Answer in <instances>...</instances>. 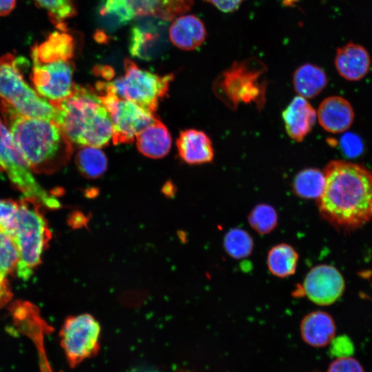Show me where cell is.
<instances>
[{"instance_id":"cell-26","label":"cell","mask_w":372,"mask_h":372,"mask_svg":"<svg viewBox=\"0 0 372 372\" xmlns=\"http://www.w3.org/2000/svg\"><path fill=\"white\" fill-rule=\"evenodd\" d=\"M325 186L324 172L316 168H307L299 172L293 182L296 195L302 198H318Z\"/></svg>"},{"instance_id":"cell-11","label":"cell","mask_w":372,"mask_h":372,"mask_svg":"<svg viewBox=\"0 0 372 372\" xmlns=\"http://www.w3.org/2000/svg\"><path fill=\"white\" fill-rule=\"evenodd\" d=\"M73 72L71 61L33 63L30 78L37 93L55 104L71 94L75 84Z\"/></svg>"},{"instance_id":"cell-23","label":"cell","mask_w":372,"mask_h":372,"mask_svg":"<svg viewBox=\"0 0 372 372\" xmlns=\"http://www.w3.org/2000/svg\"><path fill=\"white\" fill-rule=\"evenodd\" d=\"M327 78L324 70L320 67L304 63L299 66L293 74V85L296 92L305 99H311L325 87Z\"/></svg>"},{"instance_id":"cell-40","label":"cell","mask_w":372,"mask_h":372,"mask_svg":"<svg viewBox=\"0 0 372 372\" xmlns=\"http://www.w3.org/2000/svg\"><path fill=\"white\" fill-rule=\"evenodd\" d=\"M103 77L110 79L114 76V71L111 68L103 67L101 70H99Z\"/></svg>"},{"instance_id":"cell-28","label":"cell","mask_w":372,"mask_h":372,"mask_svg":"<svg viewBox=\"0 0 372 372\" xmlns=\"http://www.w3.org/2000/svg\"><path fill=\"white\" fill-rule=\"evenodd\" d=\"M223 246L227 254L231 257L241 259L251 254L254 249V240L245 229L233 228L225 234Z\"/></svg>"},{"instance_id":"cell-31","label":"cell","mask_w":372,"mask_h":372,"mask_svg":"<svg viewBox=\"0 0 372 372\" xmlns=\"http://www.w3.org/2000/svg\"><path fill=\"white\" fill-rule=\"evenodd\" d=\"M45 8L51 19L61 28L63 21L76 14V10L70 0H34Z\"/></svg>"},{"instance_id":"cell-9","label":"cell","mask_w":372,"mask_h":372,"mask_svg":"<svg viewBox=\"0 0 372 372\" xmlns=\"http://www.w3.org/2000/svg\"><path fill=\"white\" fill-rule=\"evenodd\" d=\"M96 90L110 115L114 145L132 143L136 135L156 118L153 112L119 96L103 82H97Z\"/></svg>"},{"instance_id":"cell-41","label":"cell","mask_w":372,"mask_h":372,"mask_svg":"<svg viewBox=\"0 0 372 372\" xmlns=\"http://www.w3.org/2000/svg\"><path fill=\"white\" fill-rule=\"evenodd\" d=\"M132 372H159L156 369H149V368H138L134 369Z\"/></svg>"},{"instance_id":"cell-27","label":"cell","mask_w":372,"mask_h":372,"mask_svg":"<svg viewBox=\"0 0 372 372\" xmlns=\"http://www.w3.org/2000/svg\"><path fill=\"white\" fill-rule=\"evenodd\" d=\"M99 14L107 28L114 29L130 22L136 13L130 0H104Z\"/></svg>"},{"instance_id":"cell-13","label":"cell","mask_w":372,"mask_h":372,"mask_svg":"<svg viewBox=\"0 0 372 372\" xmlns=\"http://www.w3.org/2000/svg\"><path fill=\"white\" fill-rule=\"evenodd\" d=\"M345 287L341 273L333 266L318 265L306 274L302 292L313 302L321 306L334 303Z\"/></svg>"},{"instance_id":"cell-7","label":"cell","mask_w":372,"mask_h":372,"mask_svg":"<svg viewBox=\"0 0 372 372\" xmlns=\"http://www.w3.org/2000/svg\"><path fill=\"white\" fill-rule=\"evenodd\" d=\"M0 171H4L12 185L24 197L37 200L44 207L56 209L61 206L54 192L46 191L34 177L32 170L0 118Z\"/></svg>"},{"instance_id":"cell-8","label":"cell","mask_w":372,"mask_h":372,"mask_svg":"<svg viewBox=\"0 0 372 372\" xmlns=\"http://www.w3.org/2000/svg\"><path fill=\"white\" fill-rule=\"evenodd\" d=\"M173 74L159 76L138 68L130 59L124 61V74L105 85L119 96L154 112L167 94Z\"/></svg>"},{"instance_id":"cell-4","label":"cell","mask_w":372,"mask_h":372,"mask_svg":"<svg viewBox=\"0 0 372 372\" xmlns=\"http://www.w3.org/2000/svg\"><path fill=\"white\" fill-rule=\"evenodd\" d=\"M17 224L12 239L19 254L17 275L27 280L40 264L41 255L51 238L44 207L35 199L23 197L19 201Z\"/></svg>"},{"instance_id":"cell-35","label":"cell","mask_w":372,"mask_h":372,"mask_svg":"<svg viewBox=\"0 0 372 372\" xmlns=\"http://www.w3.org/2000/svg\"><path fill=\"white\" fill-rule=\"evenodd\" d=\"M224 12H232L238 10L243 0H205Z\"/></svg>"},{"instance_id":"cell-37","label":"cell","mask_w":372,"mask_h":372,"mask_svg":"<svg viewBox=\"0 0 372 372\" xmlns=\"http://www.w3.org/2000/svg\"><path fill=\"white\" fill-rule=\"evenodd\" d=\"M11 296L8 282L0 283V308L10 300Z\"/></svg>"},{"instance_id":"cell-14","label":"cell","mask_w":372,"mask_h":372,"mask_svg":"<svg viewBox=\"0 0 372 372\" xmlns=\"http://www.w3.org/2000/svg\"><path fill=\"white\" fill-rule=\"evenodd\" d=\"M282 116L288 136L301 142L311 131L317 112L305 98L297 96L284 110Z\"/></svg>"},{"instance_id":"cell-32","label":"cell","mask_w":372,"mask_h":372,"mask_svg":"<svg viewBox=\"0 0 372 372\" xmlns=\"http://www.w3.org/2000/svg\"><path fill=\"white\" fill-rule=\"evenodd\" d=\"M18 209V201L0 199V231L12 238L16 227Z\"/></svg>"},{"instance_id":"cell-2","label":"cell","mask_w":372,"mask_h":372,"mask_svg":"<svg viewBox=\"0 0 372 372\" xmlns=\"http://www.w3.org/2000/svg\"><path fill=\"white\" fill-rule=\"evenodd\" d=\"M3 121L37 174H52L63 168L72 154V143L56 122L23 116L1 101Z\"/></svg>"},{"instance_id":"cell-44","label":"cell","mask_w":372,"mask_h":372,"mask_svg":"<svg viewBox=\"0 0 372 372\" xmlns=\"http://www.w3.org/2000/svg\"><path fill=\"white\" fill-rule=\"evenodd\" d=\"M316 372V371H315Z\"/></svg>"},{"instance_id":"cell-16","label":"cell","mask_w":372,"mask_h":372,"mask_svg":"<svg viewBox=\"0 0 372 372\" xmlns=\"http://www.w3.org/2000/svg\"><path fill=\"white\" fill-rule=\"evenodd\" d=\"M317 116L324 130L336 134L347 130L351 125L354 112L347 100L340 96H333L322 101Z\"/></svg>"},{"instance_id":"cell-10","label":"cell","mask_w":372,"mask_h":372,"mask_svg":"<svg viewBox=\"0 0 372 372\" xmlns=\"http://www.w3.org/2000/svg\"><path fill=\"white\" fill-rule=\"evenodd\" d=\"M60 338L69 365L75 367L99 353L101 326L89 313L70 316L61 327Z\"/></svg>"},{"instance_id":"cell-21","label":"cell","mask_w":372,"mask_h":372,"mask_svg":"<svg viewBox=\"0 0 372 372\" xmlns=\"http://www.w3.org/2000/svg\"><path fill=\"white\" fill-rule=\"evenodd\" d=\"M138 151L151 158L166 156L172 146L171 135L166 126L157 118L136 136Z\"/></svg>"},{"instance_id":"cell-25","label":"cell","mask_w":372,"mask_h":372,"mask_svg":"<svg viewBox=\"0 0 372 372\" xmlns=\"http://www.w3.org/2000/svg\"><path fill=\"white\" fill-rule=\"evenodd\" d=\"M75 163L82 176L87 178H96L105 172L107 158L99 147L83 146L76 154Z\"/></svg>"},{"instance_id":"cell-39","label":"cell","mask_w":372,"mask_h":372,"mask_svg":"<svg viewBox=\"0 0 372 372\" xmlns=\"http://www.w3.org/2000/svg\"><path fill=\"white\" fill-rule=\"evenodd\" d=\"M163 194L167 197H173L175 194V188L170 183H167L162 189Z\"/></svg>"},{"instance_id":"cell-3","label":"cell","mask_w":372,"mask_h":372,"mask_svg":"<svg viewBox=\"0 0 372 372\" xmlns=\"http://www.w3.org/2000/svg\"><path fill=\"white\" fill-rule=\"evenodd\" d=\"M54 105L60 110L59 125L72 143L99 148L109 144L111 117L94 89L74 84L71 94Z\"/></svg>"},{"instance_id":"cell-19","label":"cell","mask_w":372,"mask_h":372,"mask_svg":"<svg viewBox=\"0 0 372 372\" xmlns=\"http://www.w3.org/2000/svg\"><path fill=\"white\" fill-rule=\"evenodd\" d=\"M168 36L177 48L192 50L203 43L206 30L203 21L195 15H180L169 27Z\"/></svg>"},{"instance_id":"cell-1","label":"cell","mask_w":372,"mask_h":372,"mask_svg":"<svg viewBox=\"0 0 372 372\" xmlns=\"http://www.w3.org/2000/svg\"><path fill=\"white\" fill-rule=\"evenodd\" d=\"M325 186L318 198L322 217L333 225L357 229L372 218V173L362 165L331 161L324 170Z\"/></svg>"},{"instance_id":"cell-17","label":"cell","mask_w":372,"mask_h":372,"mask_svg":"<svg viewBox=\"0 0 372 372\" xmlns=\"http://www.w3.org/2000/svg\"><path fill=\"white\" fill-rule=\"evenodd\" d=\"M300 331L305 343L313 347H324L333 340L336 327L329 313L315 311L302 318Z\"/></svg>"},{"instance_id":"cell-30","label":"cell","mask_w":372,"mask_h":372,"mask_svg":"<svg viewBox=\"0 0 372 372\" xmlns=\"http://www.w3.org/2000/svg\"><path fill=\"white\" fill-rule=\"evenodd\" d=\"M19 254L14 240L0 231V283L8 282L7 276L17 268Z\"/></svg>"},{"instance_id":"cell-5","label":"cell","mask_w":372,"mask_h":372,"mask_svg":"<svg viewBox=\"0 0 372 372\" xmlns=\"http://www.w3.org/2000/svg\"><path fill=\"white\" fill-rule=\"evenodd\" d=\"M22 65L21 59L12 54L0 57L1 101L23 116L50 120L59 125L60 110L30 86L24 79Z\"/></svg>"},{"instance_id":"cell-24","label":"cell","mask_w":372,"mask_h":372,"mask_svg":"<svg viewBox=\"0 0 372 372\" xmlns=\"http://www.w3.org/2000/svg\"><path fill=\"white\" fill-rule=\"evenodd\" d=\"M298 254L290 245L280 243L272 247L267 256V267L270 273L278 278L293 275L297 268Z\"/></svg>"},{"instance_id":"cell-22","label":"cell","mask_w":372,"mask_h":372,"mask_svg":"<svg viewBox=\"0 0 372 372\" xmlns=\"http://www.w3.org/2000/svg\"><path fill=\"white\" fill-rule=\"evenodd\" d=\"M136 15L170 21L188 11L194 0H130Z\"/></svg>"},{"instance_id":"cell-20","label":"cell","mask_w":372,"mask_h":372,"mask_svg":"<svg viewBox=\"0 0 372 372\" xmlns=\"http://www.w3.org/2000/svg\"><path fill=\"white\" fill-rule=\"evenodd\" d=\"M75 45L72 37L62 30L51 33L43 42L32 50L33 63H47L57 61H71Z\"/></svg>"},{"instance_id":"cell-36","label":"cell","mask_w":372,"mask_h":372,"mask_svg":"<svg viewBox=\"0 0 372 372\" xmlns=\"http://www.w3.org/2000/svg\"><path fill=\"white\" fill-rule=\"evenodd\" d=\"M88 222V216L85 215L80 211H75L72 212L68 218L69 225L74 229L87 227Z\"/></svg>"},{"instance_id":"cell-18","label":"cell","mask_w":372,"mask_h":372,"mask_svg":"<svg viewBox=\"0 0 372 372\" xmlns=\"http://www.w3.org/2000/svg\"><path fill=\"white\" fill-rule=\"evenodd\" d=\"M335 65L341 76L349 81H358L368 73L371 59L364 47L349 43L337 50Z\"/></svg>"},{"instance_id":"cell-33","label":"cell","mask_w":372,"mask_h":372,"mask_svg":"<svg viewBox=\"0 0 372 372\" xmlns=\"http://www.w3.org/2000/svg\"><path fill=\"white\" fill-rule=\"evenodd\" d=\"M327 372H365L361 363L355 358L342 355L333 360Z\"/></svg>"},{"instance_id":"cell-15","label":"cell","mask_w":372,"mask_h":372,"mask_svg":"<svg viewBox=\"0 0 372 372\" xmlns=\"http://www.w3.org/2000/svg\"><path fill=\"white\" fill-rule=\"evenodd\" d=\"M176 145L180 158L189 165L210 163L214 159L211 141L203 131L188 129L181 132Z\"/></svg>"},{"instance_id":"cell-29","label":"cell","mask_w":372,"mask_h":372,"mask_svg":"<svg viewBox=\"0 0 372 372\" xmlns=\"http://www.w3.org/2000/svg\"><path fill=\"white\" fill-rule=\"evenodd\" d=\"M276 210L270 205H256L248 215V223L257 233L265 235L273 231L278 225Z\"/></svg>"},{"instance_id":"cell-38","label":"cell","mask_w":372,"mask_h":372,"mask_svg":"<svg viewBox=\"0 0 372 372\" xmlns=\"http://www.w3.org/2000/svg\"><path fill=\"white\" fill-rule=\"evenodd\" d=\"M16 0H0V16L10 13L14 8Z\"/></svg>"},{"instance_id":"cell-6","label":"cell","mask_w":372,"mask_h":372,"mask_svg":"<svg viewBox=\"0 0 372 372\" xmlns=\"http://www.w3.org/2000/svg\"><path fill=\"white\" fill-rule=\"evenodd\" d=\"M265 71V64L254 58L234 62L216 80L215 93L231 107L240 101L254 102L260 107L265 85L260 79Z\"/></svg>"},{"instance_id":"cell-34","label":"cell","mask_w":372,"mask_h":372,"mask_svg":"<svg viewBox=\"0 0 372 372\" xmlns=\"http://www.w3.org/2000/svg\"><path fill=\"white\" fill-rule=\"evenodd\" d=\"M342 152L349 158H355L360 155L364 149L361 138L355 134L346 133L340 139Z\"/></svg>"},{"instance_id":"cell-12","label":"cell","mask_w":372,"mask_h":372,"mask_svg":"<svg viewBox=\"0 0 372 372\" xmlns=\"http://www.w3.org/2000/svg\"><path fill=\"white\" fill-rule=\"evenodd\" d=\"M132 28L129 42L130 54L144 61H154L162 55L167 48V21L162 19L144 16Z\"/></svg>"},{"instance_id":"cell-43","label":"cell","mask_w":372,"mask_h":372,"mask_svg":"<svg viewBox=\"0 0 372 372\" xmlns=\"http://www.w3.org/2000/svg\"><path fill=\"white\" fill-rule=\"evenodd\" d=\"M97 194V192H96L94 189H92V190H87L86 192V195L87 197H91V198H93Z\"/></svg>"},{"instance_id":"cell-42","label":"cell","mask_w":372,"mask_h":372,"mask_svg":"<svg viewBox=\"0 0 372 372\" xmlns=\"http://www.w3.org/2000/svg\"><path fill=\"white\" fill-rule=\"evenodd\" d=\"M299 0H282V3L285 6H292Z\"/></svg>"}]
</instances>
